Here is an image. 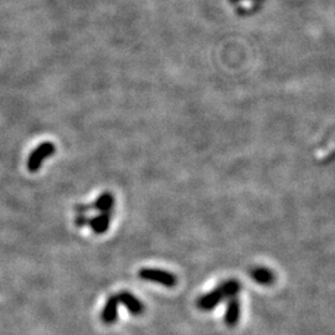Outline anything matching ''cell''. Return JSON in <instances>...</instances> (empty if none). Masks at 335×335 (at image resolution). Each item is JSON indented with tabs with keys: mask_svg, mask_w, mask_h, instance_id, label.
<instances>
[{
	"mask_svg": "<svg viewBox=\"0 0 335 335\" xmlns=\"http://www.w3.org/2000/svg\"><path fill=\"white\" fill-rule=\"evenodd\" d=\"M92 205V210H97L99 212L113 211L114 197L111 192H103Z\"/></svg>",
	"mask_w": 335,
	"mask_h": 335,
	"instance_id": "obj_9",
	"label": "cell"
},
{
	"mask_svg": "<svg viewBox=\"0 0 335 335\" xmlns=\"http://www.w3.org/2000/svg\"><path fill=\"white\" fill-rule=\"evenodd\" d=\"M239 319H240V302L239 299H237V297H235V298H231L227 301L224 322L227 327L232 328V327L236 326Z\"/></svg>",
	"mask_w": 335,
	"mask_h": 335,
	"instance_id": "obj_8",
	"label": "cell"
},
{
	"mask_svg": "<svg viewBox=\"0 0 335 335\" xmlns=\"http://www.w3.org/2000/svg\"><path fill=\"white\" fill-rule=\"evenodd\" d=\"M138 277L143 279V281L159 283L162 286L167 287V288H174L177 283V278L175 274L170 273L168 271H163V269L142 268L138 272Z\"/></svg>",
	"mask_w": 335,
	"mask_h": 335,
	"instance_id": "obj_1",
	"label": "cell"
},
{
	"mask_svg": "<svg viewBox=\"0 0 335 335\" xmlns=\"http://www.w3.org/2000/svg\"><path fill=\"white\" fill-rule=\"evenodd\" d=\"M220 287H221L222 292H224V296L226 301L237 297V294L241 291V284L236 279H227V281L220 283Z\"/></svg>",
	"mask_w": 335,
	"mask_h": 335,
	"instance_id": "obj_10",
	"label": "cell"
},
{
	"mask_svg": "<svg viewBox=\"0 0 335 335\" xmlns=\"http://www.w3.org/2000/svg\"><path fill=\"white\" fill-rule=\"evenodd\" d=\"M231 1H237V0H231Z\"/></svg>",
	"mask_w": 335,
	"mask_h": 335,
	"instance_id": "obj_12",
	"label": "cell"
},
{
	"mask_svg": "<svg viewBox=\"0 0 335 335\" xmlns=\"http://www.w3.org/2000/svg\"><path fill=\"white\" fill-rule=\"evenodd\" d=\"M118 307H119V301L118 297L111 296L107 299L106 304H104L103 309H102L101 313V321L102 323H104L106 326H111L114 324L118 319Z\"/></svg>",
	"mask_w": 335,
	"mask_h": 335,
	"instance_id": "obj_4",
	"label": "cell"
},
{
	"mask_svg": "<svg viewBox=\"0 0 335 335\" xmlns=\"http://www.w3.org/2000/svg\"><path fill=\"white\" fill-rule=\"evenodd\" d=\"M56 152V148L52 143L50 142H45L41 143L36 149L31 152L29 157V161H27V169L30 172H36L37 170L41 167V163L46 158H49L51 154H54Z\"/></svg>",
	"mask_w": 335,
	"mask_h": 335,
	"instance_id": "obj_2",
	"label": "cell"
},
{
	"mask_svg": "<svg viewBox=\"0 0 335 335\" xmlns=\"http://www.w3.org/2000/svg\"><path fill=\"white\" fill-rule=\"evenodd\" d=\"M250 276L254 282L262 284V286H271L276 281V276L273 272L266 267H254L250 271Z\"/></svg>",
	"mask_w": 335,
	"mask_h": 335,
	"instance_id": "obj_7",
	"label": "cell"
},
{
	"mask_svg": "<svg viewBox=\"0 0 335 335\" xmlns=\"http://www.w3.org/2000/svg\"><path fill=\"white\" fill-rule=\"evenodd\" d=\"M112 215H113V211L101 212V214L97 215V216L89 219L88 225L92 229V231L97 235H102L104 234V232L108 231L109 224H111L112 220Z\"/></svg>",
	"mask_w": 335,
	"mask_h": 335,
	"instance_id": "obj_6",
	"label": "cell"
},
{
	"mask_svg": "<svg viewBox=\"0 0 335 335\" xmlns=\"http://www.w3.org/2000/svg\"><path fill=\"white\" fill-rule=\"evenodd\" d=\"M117 297H118L119 303L123 304V306L127 308V311H128L131 314H133V316L138 317L144 312L143 303H142L136 296H133L131 292L123 291L119 294H117Z\"/></svg>",
	"mask_w": 335,
	"mask_h": 335,
	"instance_id": "obj_5",
	"label": "cell"
},
{
	"mask_svg": "<svg viewBox=\"0 0 335 335\" xmlns=\"http://www.w3.org/2000/svg\"><path fill=\"white\" fill-rule=\"evenodd\" d=\"M224 301H226V299H225L224 292H222L221 287H220L219 284V286H217L215 289H212L211 292L200 296L196 301V307L200 309V311L209 312L216 308V307Z\"/></svg>",
	"mask_w": 335,
	"mask_h": 335,
	"instance_id": "obj_3",
	"label": "cell"
},
{
	"mask_svg": "<svg viewBox=\"0 0 335 335\" xmlns=\"http://www.w3.org/2000/svg\"><path fill=\"white\" fill-rule=\"evenodd\" d=\"M74 222L77 227H84V226H86V225H88L89 219L87 217L86 214H77V216L75 217Z\"/></svg>",
	"mask_w": 335,
	"mask_h": 335,
	"instance_id": "obj_11",
	"label": "cell"
}]
</instances>
